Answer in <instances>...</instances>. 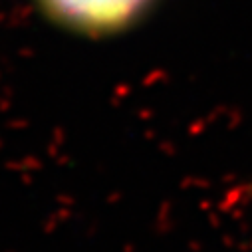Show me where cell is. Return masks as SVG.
I'll use <instances>...</instances> for the list:
<instances>
[{"label": "cell", "mask_w": 252, "mask_h": 252, "mask_svg": "<svg viewBox=\"0 0 252 252\" xmlns=\"http://www.w3.org/2000/svg\"><path fill=\"white\" fill-rule=\"evenodd\" d=\"M54 26L82 38H111L127 32L149 12L155 0H32Z\"/></svg>", "instance_id": "1"}]
</instances>
